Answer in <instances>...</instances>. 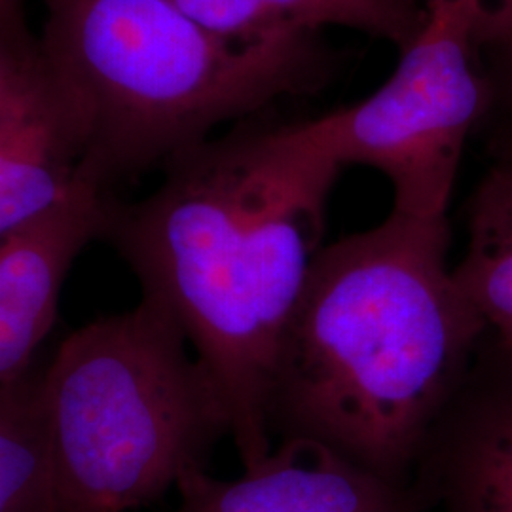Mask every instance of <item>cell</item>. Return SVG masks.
<instances>
[{
  "instance_id": "e0dca14e",
  "label": "cell",
  "mask_w": 512,
  "mask_h": 512,
  "mask_svg": "<svg viewBox=\"0 0 512 512\" xmlns=\"http://www.w3.org/2000/svg\"><path fill=\"white\" fill-rule=\"evenodd\" d=\"M507 52V57H509V65H511V71H512V42L509 44V48L505 50Z\"/></svg>"
},
{
  "instance_id": "4fadbf2b",
  "label": "cell",
  "mask_w": 512,
  "mask_h": 512,
  "mask_svg": "<svg viewBox=\"0 0 512 512\" xmlns=\"http://www.w3.org/2000/svg\"><path fill=\"white\" fill-rule=\"evenodd\" d=\"M40 65L38 37L25 18H0V107Z\"/></svg>"
},
{
  "instance_id": "7c38bea8",
  "label": "cell",
  "mask_w": 512,
  "mask_h": 512,
  "mask_svg": "<svg viewBox=\"0 0 512 512\" xmlns=\"http://www.w3.org/2000/svg\"><path fill=\"white\" fill-rule=\"evenodd\" d=\"M42 368L0 387V512H46L50 452Z\"/></svg>"
},
{
  "instance_id": "ba28073f",
  "label": "cell",
  "mask_w": 512,
  "mask_h": 512,
  "mask_svg": "<svg viewBox=\"0 0 512 512\" xmlns=\"http://www.w3.org/2000/svg\"><path fill=\"white\" fill-rule=\"evenodd\" d=\"M110 198L80 175L55 207L0 239V387L35 368L76 258L101 239Z\"/></svg>"
},
{
  "instance_id": "7a4b0ae2",
  "label": "cell",
  "mask_w": 512,
  "mask_h": 512,
  "mask_svg": "<svg viewBox=\"0 0 512 512\" xmlns=\"http://www.w3.org/2000/svg\"><path fill=\"white\" fill-rule=\"evenodd\" d=\"M450 243L448 217L391 209L319 251L275 353L272 440H313L412 484L488 336L454 279Z\"/></svg>"
},
{
  "instance_id": "30bf717a",
  "label": "cell",
  "mask_w": 512,
  "mask_h": 512,
  "mask_svg": "<svg viewBox=\"0 0 512 512\" xmlns=\"http://www.w3.org/2000/svg\"><path fill=\"white\" fill-rule=\"evenodd\" d=\"M222 38L262 42L294 33L344 27L384 38L404 50L420 33L418 0H169Z\"/></svg>"
},
{
  "instance_id": "8fae6325",
  "label": "cell",
  "mask_w": 512,
  "mask_h": 512,
  "mask_svg": "<svg viewBox=\"0 0 512 512\" xmlns=\"http://www.w3.org/2000/svg\"><path fill=\"white\" fill-rule=\"evenodd\" d=\"M454 279L499 348L512 353V158L497 154L469 207Z\"/></svg>"
},
{
  "instance_id": "6da1fadb",
  "label": "cell",
  "mask_w": 512,
  "mask_h": 512,
  "mask_svg": "<svg viewBox=\"0 0 512 512\" xmlns=\"http://www.w3.org/2000/svg\"><path fill=\"white\" fill-rule=\"evenodd\" d=\"M342 169L300 122L256 114L171 160L143 200L112 196L107 207L101 239L215 378L243 469L274 446L266 403L275 353L325 247Z\"/></svg>"
},
{
  "instance_id": "9a60e30c",
  "label": "cell",
  "mask_w": 512,
  "mask_h": 512,
  "mask_svg": "<svg viewBox=\"0 0 512 512\" xmlns=\"http://www.w3.org/2000/svg\"><path fill=\"white\" fill-rule=\"evenodd\" d=\"M0 18H25L23 0H0Z\"/></svg>"
},
{
  "instance_id": "5b68a950",
  "label": "cell",
  "mask_w": 512,
  "mask_h": 512,
  "mask_svg": "<svg viewBox=\"0 0 512 512\" xmlns=\"http://www.w3.org/2000/svg\"><path fill=\"white\" fill-rule=\"evenodd\" d=\"M476 50L463 8L427 10L420 33L376 92L300 128L336 164L382 173L393 211L448 217L463 148L488 103Z\"/></svg>"
},
{
  "instance_id": "3957f363",
  "label": "cell",
  "mask_w": 512,
  "mask_h": 512,
  "mask_svg": "<svg viewBox=\"0 0 512 512\" xmlns=\"http://www.w3.org/2000/svg\"><path fill=\"white\" fill-rule=\"evenodd\" d=\"M42 61L84 143L80 175L112 186L162 167L224 124L317 92L321 33L222 38L169 0H44Z\"/></svg>"
},
{
  "instance_id": "52a82bcc",
  "label": "cell",
  "mask_w": 512,
  "mask_h": 512,
  "mask_svg": "<svg viewBox=\"0 0 512 512\" xmlns=\"http://www.w3.org/2000/svg\"><path fill=\"white\" fill-rule=\"evenodd\" d=\"M175 512H427L418 488L370 473L327 446L277 440L243 475L222 480L194 471L177 486Z\"/></svg>"
},
{
  "instance_id": "5bb4252c",
  "label": "cell",
  "mask_w": 512,
  "mask_h": 512,
  "mask_svg": "<svg viewBox=\"0 0 512 512\" xmlns=\"http://www.w3.org/2000/svg\"><path fill=\"white\" fill-rule=\"evenodd\" d=\"M423 12L439 6L463 8L475 31L476 44L507 50L512 42V0H418Z\"/></svg>"
},
{
  "instance_id": "2e32d148",
  "label": "cell",
  "mask_w": 512,
  "mask_h": 512,
  "mask_svg": "<svg viewBox=\"0 0 512 512\" xmlns=\"http://www.w3.org/2000/svg\"><path fill=\"white\" fill-rule=\"evenodd\" d=\"M499 154H505V156H511L512 158V137L507 143H503V147L499 148Z\"/></svg>"
},
{
  "instance_id": "8992f818",
  "label": "cell",
  "mask_w": 512,
  "mask_h": 512,
  "mask_svg": "<svg viewBox=\"0 0 512 512\" xmlns=\"http://www.w3.org/2000/svg\"><path fill=\"white\" fill-rule=\"evenodd\" d=\"M429 509L512 512V353L490 336L414 475Z\"/></svg>"
},
{
  "instance_id": "9c48e42d",
  "label": "cell",
  "mask_w": 512,
  "mask_h": 512,
  "mask_svg": "<svg viewBox=\"0 0 512 512\" xmlns=\"http://www.w3.org/2000/svg\"><path fill=\"white\" fill-rule=\"evenodd\" d=\"M84 143L42 55L0 107V239L61 202L80 179Z\"/></svg>"
},
{
  "instance_id": "277c9868",
  "label": "cell",
  "mask_w": 512,
  "mask_h": 512,
  "mask_svg": "<svg viewBox=\"0 0 512 512\" xmlns=\"http://www.w3.org/2000/svg\"><path fill=\"white\" fill-rule=\"evenodd\" d=\"M46 512H131L203 471L230 437L222 391L158 302L71 332L42 368Z\"/></svg>"
}]
</instances>
